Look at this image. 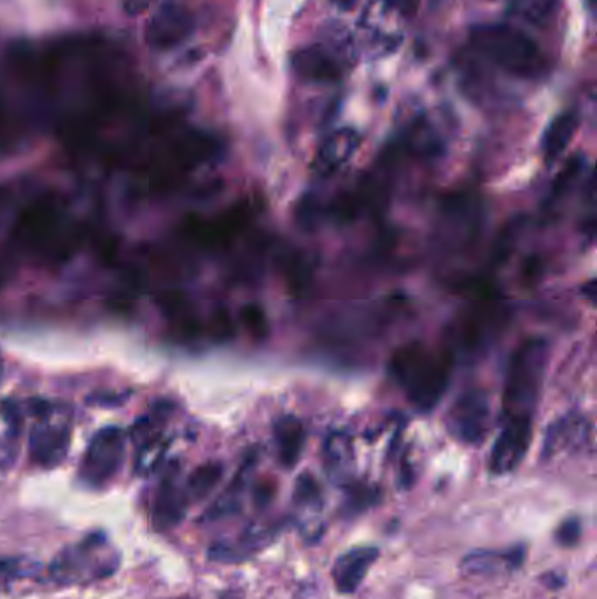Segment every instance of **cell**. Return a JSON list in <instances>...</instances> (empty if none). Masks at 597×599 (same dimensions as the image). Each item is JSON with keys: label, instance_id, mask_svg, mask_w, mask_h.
Segmentation results:
<instances>
[{"label": "cell", "instance_id": "cell-22", "mask_svg": "<svg viewBox=\"0 0 597 599\" xmlns=\"http://www.w3.org/2000/svg\"><path fill=\"white\" fill-rule=\"evenodd\" d=\"M223 477V465L219 463H205L193 470L188 480H186V496L188 501H200L207 498L212 493V489L218 486L219 480Z\"/></svg>", "mask_w": 597, "mask_h": 599}, {"label": "cell", "instance_id": "cell-7", "mask_svg": "<svg viewBox=\"0 0 597 599\" xmlns=\"http://www.w3.org/2000/svg\"><path fill=\"white\" fill-rule=\"evenodd\" d=\"M127 435L120 426H106L93 435L79 465V479L85 486L100 489L118 475L125 459Z\"/></svg>", "mask_w": 597, "mask_h": 599}, {"label": "cell", "instance_id": "cell-16", "mask_svg": "<svg viewBox=\"0 0 597 599\" xmlns=\"http://www.w3.org/2000/svg\"><path fill=\"white\" fill-rule=\"evenodd\" d=\"M22 430V409L13 400L0 402V470L15 465Z\"/></svg>", "mask_w": 597, "mask_h": 599}, {"label": "cell", "instance_id": "cell-24", "mask_svg": "<svg viewBox=\"0 0 597 599\" xmlns=\"http://www.w3.org/2000/svg\"><path fill=\"white\" fill-rule=\"evenodd\" d=\"M380 500V494L377 489L366 486H354L347 491L344 505H342V514L347 517L363 514L368 508L373 507Z\"/></svg>", "mask_w": 597, "mask_h": 599}, {"label": "cell", "instance_id": "cell-17", "mask_svg": "<svg viewBox=\"0 0 597 599\" xmlns=\"http://www.w3.org/2000/svg\"><path fill=\"white\" fill-rule=\"evenodd\" d=\"M526 550L524 547L496 552V550H477L464 557L461 570L468 575H482L494 571L515 570L524 563Z\"/></svg>", "mask_w": 597, "mask_h": 599}, {"label": "cell", "instance_id": "cell-13", "mask_svg": "<svg viewBox=\"0 0 597 599\" xmlns=\"http://www.w3.org/2000/svg\"><path fill=\"white\" fill-rule=\"evenodd\" d=\"M291 69L295 76L310 83H335L342 76V67L330 51L312 44L295 51L291 57Z\"/></svg>", "mask_w": 597, "mask_h": 599}, {"label": "cell", "instance_id": "cell-32", "mask_svg": "<svg viewBox=\"0 0 597 599\" xmlns=\"http://www.w3.org/2000/svg\"><path fill=\"white\" fill-rule=\"evenodd\" d=\"M594 4H596V0H587V8H589L590 13H594Z\"/></svg>", "mask_w": 597, "mask_h": 599}, {"label": "cell", "instance_id": "cell-11", "mask_svg": "<svg viewBox=\"0 0 597 599\" xmlns=\"http://www.w3.org/2000/svg\"><path fill=\"white\" fill-rule=\"evenodd\" d=\"M188 496L179 484V468L172 465L160 480L153 505V522L160 531H169L181 524L188 510Z\"/></svg>", "mask_w": 597, "mask_h": 599}, {"label": "cell", "instance_id": "cell-28", "mask_svg": "<svg viewBox=\"0 0 597 599\" xmlns=\"http://www.w3.org/2000/svg\"><path fill=\"white\" fill-rule=\"evenodd\" d=\"M582 538V522L578 519H566L555 531V540L561 547H575Z\"/></svg>", "mask_w": 597, "mask_h": 599}, {"label": "cell", "instance_id": "cell-33", "mask_svg": "<svg viewBox=\"0 0 597 599\" xmlns=\"http://www.w3.org/2000/svg\"><path fill=\"white\" fill-rule=\"evenodd\" d=\"M2 370H4V363H2V356H0V381H2Z\"/></svg>", "mask_w": 597, "mask_h": 599}, {"label": "cell", "instance_id": "cell-3", "mask_svg": "<svg viewBox=\"0 0 597 599\" xmlns=\"http://www.w3.org/2000/svg\"><path fill=\"white\" fill-rule=\"evenodd\" d=\"M470 44L478 55L515 78H540L547 69L538 44L512 25H477L470 30Z\"/></svg>", "mask_w": 597, "mask_h": 599}, {"label": "cell", "instance_id": "cell-29", "mask_svg": "<svg viewBox=\"0 0 597 599\" xmlns=\"http://www.w3.org/2000/svg\"><path fill=\"white\" fill-rule=\"evenodd\" d=\"M386 6L398 11L400 15L412 16L417 11L419 0H386Z\"/></svg>", "mask_w": 597, "mask_h": 599}, {"label": "cell", "instance_id": "cell-23", "mask_svg": "<svg viewBox=\"0 0 597 599\" xmlns=\"http://www.w3.org/2000/svg\"><path fill=\"white\" fill-rule=\"evenodd\" d=\"M167 452V440L162 435L148 438L139 444L137 458H135V472L141 477H148L160 466Z\"/></svg>", "mask_w": 597, "mask_h": 599}, {"label": "cell", "instance_id": "cell-10", "mask_svg": "<svg viewBox=\"0 0 597 599\" xmlns=\"http://www.w3.org/2000/svg\"><path fill=\"white\" fill-rule=\"evenodd\" d=\"M247 223V211L242 207H235L232 211L221 214L216 219H204L200 216H190L184 219V237L193 244L207 249L225 246L230 240L239 235L240 230Z\"/></svg>", "mask_w": 597, "mask_h": 599}, {"label": "cell", "instance_id": "cell-5", "mask_svg": "<svg viewBox=\"0 0 597 599\" xmlns=\"http://www.w3.org/2000/svg\"><path fill=\"white\" fill-rule=\"evenodd\" d=\"M29 414L34 417L29 438L30 461L44 470L57 468L71 449V410L62 403L32 400Z\"/></svg>", "mask_w": 597, "mask_h": 599}, {"label": "cell", "instance_id": "cell-1", "mask_svg": "<svg viewBox=\"0 0 597 599\" xmlns=\"http://www.w3.org/2000/svg\"><path fill=\"white\" fill-rule=\"evenodd\" d=\"M11 237L23 253L46 261L67 260L78 244L64 207L46 197L37 198L18 214Z\"/></svg>", "mask_w": 597, "mask_h": 599}, {"label": "cell", "instance_id": "cell-8", "mask_svg": "<svg viewBox=\"0 0 597 599\" xmlns=\"http://www.w3.org/2000/svg\"><path fill=\"white\" fill-rule=\"evenodd\" d=\"M533 440V417H505V424L492 445L489 470L506 475L519 468Z\"/></svg>", "mask_w": 597, "mask_h": 599}, {"label": "cell", "instance_id": "cell-26", "mask_svg": "<svg viewBox=\"0 0 597 599\" xmlns=\"http://www.w3.org/2000/svg\"><path fill=\"white\" fill-rule=\"evenodd\" d=\"M351 445L347 438L333 437L326 445V465L335 477H344L347 466L351 463Z\"/></svg>", "mask_w": 597, "mask_h": 599}, {"label": "cell", "instance_id": "cell-15", "mask_svg": "<svg viewBox=\"0 0 597 599\" xmlns=\"http://www.w3.org/2000/svg\"><path fill=\"white\" fill-rule=\"evenodd\" d=\"M359 134L354 128H340L337 132L328 135L323 144L317 149V169L330 174L342 169L345 163L351 160L356 149L359 148Z\"/></svg>", "mask_w": 597, "mask_h": 599}, {"label": "cell", "instance_id": "cell-31", "mask_svg": "<svg viewBox=\"0 0 597 599\" xmlns=\"http://www.w3.org/2000/svg\"><path fill=\"white\" fill-rule=\"evenodd\" d=\"M330 2L333 4V6H337L338 9H344V11H347V9L354 8L358 0H330Z\"/></svg>", "mask_w": 597, "mask_h": 599}, {"label": "cell", "instance_id": "cell-4", "mask_svg": "<svg viewBox=\"0 0 597 599\" xmlns=\"http://www.w3.org/2000/svg\"><path fill=\"white\" fill-rule=\"evenodd\" d=\"M547 358V344L540 339L526 340L513 353L506 374L503 416L533 417L540 400Z\"/></svg>", "mask_w": 597, "mask_h": 599}, {"label": "cell", "instance_id": "cell-14", "mask_svg": "<svg viewBox=\"0 0 597 599\" xmlns=\"http://www.w3.org/2000/svg\"><path fill=\"white\" fill-rule=\"evenodd\" d=\"M377 559H379L377 547H356L338 557L331 568V577L338 592L352 594L358 591L359 585L363 584L366 578V573Z\"/></svg>", "mask_w": 597, "mask_h": 599}, {"label": "cell", "instance_id": "cell-27", "mask_svg": "<svg viewBox=\"0 0 597 599\" xmlns=\"http://www.w3.org/2000/svg\"><path fill=\"white\" fill-rule=\"evenodd\" d=\"M242 321L246 325L249 333L256 339H263L268 332L267 318L265 312L261 311L258 305H247L242 309Z\"/></svg>", "mask_w": 597, "mask_h": 599}, {"label": "cell", "instance_id": "cell-9", "mask_svg": "<svg viewBox=\"0 0 597 599\" xmlns=\"http://www.w3.org/2000/svg\"><path fill=\"white\" fill-rule=\"evenodd\" d=\"M449 431L459 442L477 445L484 440L489 426V405L484 393L466 391L450 407L447 416Z\"/></svg>", "mask_w": 597, "mask_h": 599}, {"label": "cell", "instance_id": "cell-25", "mask_svg": "<svg viewBox=\"0 0 597 599\" xmlns=\"http://www.w3.org/2000/svg\"><path fill=\"white\" fill-rule=\"evenodd\" d=\"M295 503L296 507L303 512H314L317 514L319 508L323 505L321 498V489L317 486L316 480L310 477L309 473L302 475L295 487Z\"/></svg>", "mask_w": 597, "mask_h": 599}, {"label": "cell", "instance_id": "cell-2", "mask_svg": "<svg viewBox=\"0 0 597 599\" xmlns=\"http://www.w3.org/2000/svg\"><path fill=\"white\" fill-rule=\"evenodd\" d=\"M389 372L419 412L435 409L449 386L452 358L435 354L421 342L400 347L389 361Z\"/></svg>", "mask_w": 597, "mask_h": 599}, {"label": "cell", "instance_id": "cell-30", "mask_svg": "<svg viewBox=\"0 0 597 599\" xmlns=\"http://www.w3.org/2000/svg\"><path fill=\"white\" fill-rule=\"evenodd\" d=\"M274 498V486L272 484H263L254 491V501L258 507H265Z\"/></svg>", "mask_w": 597, "mask_h": 599}, {"label": "cell", "instance_id": "cell-6", "mask_svg": "<svg viewBox=\"0 0 597 599\" xmlns=\"http://www.w3.org/2000/svg\"><path fill=\"white\" fill-rule=\"evenodd\" d=\"M118 563V554L106 536L93 533L60 552L50 573L57 584L85 585L111 577Z\"/></svg>", "mask_w": 597, "mask_h": 599}, {"label": "cell", "instance_id": "cell-21", "mask_svg": "<svg viewBox=\"0 0 597 599\" xmlns=\"http://www.w3.org/2000/svg\"><path fill=\"white\" fill-rule=\"evenodd\" d=\"M561 6V0H510V15L522 22L543 27L554 20Z\"/></svg>", "mask_w": 597, "mask_h": 599}, {"label": "cell", "instance_id": "cell-18", "mask_svg": "<svg viewBox=\"0 0 597 599\" xmlns=\"http://www.w3.org/2000/svg\"><path fill=\"white\" fill-rule=\"evenodd\" d=\"M578 116L575 113H562L548 125L541 139V153L545 162L552 163L566 151L578 130Z\"/></svg>", "mask_w": 597, "mask_h": 599}, {"label": "cell", "instance_id": "cell-20", "mask_svg": "<svg viewBox=\"0 0 597 599\" xmlns=\"http://www.w3.org/2000/svg\"><path fill=\"white\" fill-rule=\"evenodd\" d=\"M587 426L582 417H566L559 423L554 424L548 431L547 440H545V456H552L559 449H571L587 442Z\"/></svg>", "mask_w": 597, "mask_h": 599}, {"label": "cell", "instance_id": "cell-12", "mask_svg": "<svg viewBox=\"0 0 597 599\" xmlns=\"http://www.w3.org/2000/svg\"><path fill=\"white\" fill-rule=\"evenodd\" d=\"M277 533H279V526L275 524H251L237 542L216 543L209 550V556L214 561H223V563L246 561L274 542Z\"/></svg>", "mask_w": 597, "mask_h": 599}, {"label": "cell", "instance_id": "cell-19", "mask_svg": "<svg viewBox=\"0 0 597 599\" xmlns=\"http://www.w3.org/2000/svg\"><path fill=\"white\" fill-rule=\"evenodd\" d=\"M275 440H277V454L284 468H293L302 458L305 447V430L302 423L296 419H282L275 426Z\"/></svg>", "mask_w": 597, "mask_h": 599}, {"label": "cell", "instance_id": "cell-34", "mask_svg": "<svg viewBox=\"0 0 597 599\" xmlns=\"http://www.w3.org/2000/svg\"><path fill=\"white\" fill-rule=\"evenodd\" d=\"M2 284H4V270L0 268V286H2Z\"/></svg>", "mask_w": 597, "mask_h": 599}]
</instances>
